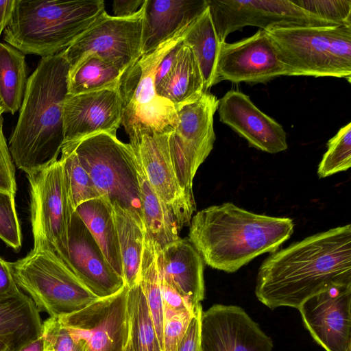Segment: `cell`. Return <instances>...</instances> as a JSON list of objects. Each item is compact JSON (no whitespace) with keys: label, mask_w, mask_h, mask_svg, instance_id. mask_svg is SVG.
I'll return each mask as SVG.
<instances>
[{"label":"cell","mask_w":351,"mask_h":351,"mask_svg":"<svg viewBox=\"0 0 351 351\" xmlns=\"http://www.w3.org/2000/svg\"><path fill=\"white\" fill-rule=\"evenodd\" d=\"M121 109L119 87L67 94L63 106L64 144L99 133L117 136L121 124Z\"/></svg>","instance_id":"ac0fdd59"},{"label":"cell","mask_w":351,"mask_h":351,"mask_svg":"<svg viewBox=\"0 0 351 351\" xmlns=\"http://www.w3.org/2000/svg\"><path fill=\"white\" fill-rule=\"evenodd\" d=\"M129 287L58 317L80 351H125L130 341Z\"/></svg>","instance_id":"7c38bea8"},{"label":"cell","mask_w":351,"mask_h":351,"mask_svg":"<svg viewBox=\"0 0 351 351\" xmlns=\"http://www.w3.org/2000/svg\"><path fill=\"white\" fill-rule=\"evenodd\" d=\"M293 228L291 218L259 215L226 202L198 211L191 220L189 239L207 265L234 273L256 257L277 251Z\"/></svg>","instance_id":"3957f363"},{"label":"cell","mask_w":351,"mask_h":351,"mask_svg":"<svg viewBox=\"0 0 351 351\" xmlns=\"http://www.w3.org/2000/svg\"><path fill=\"white\" fill-rule=\"evenodd\" d=\"M28 78L25 55L0 43V104L3 112L14 114L20 110Z\"/></svg>","instance_id":"f1b7e54d"},{"label":"cell","mask_w":351,"mask_h":351,"mask_svg":"<svg viewBox=\"0 0 351 351\" xmlns=\"http://www.w3.org/2000/svg\"><path fill=\"white\" fill-rule=\"evenodd\" d=\"M219 99L208 91L178 110V121L169 135L172 163L183 189L193 194V180L213 149L216 139L213 117Z\"/></svg>","instance_id":"30bf717a"},{"label":"cell","mask_w":351,"mask_h":351,"mask_svg":"<svg viewBox=\"0 0 351 351\" xmlns=\"http://www.w3.org/2000/svg\"><path fill=\"white\" fill-rule=\"evenodd\" d=\"M145 0H114L112 2L114 16L128 17L136 14Z\"/></svg>","instance_id":"ee69618b"},{"label":"cell","mask_w":351,"mask_h":351,"mask_svg":"<svg viewBox=\"0 0 351 351\" xmlns=\"http://www.w3.org/2000/svg\"><path fill=\"white\" fill-rule=\"evenodd\" d=\"M298 311L305 328L326 351L351 350V285L321 292Z\"/></svg>","instance_id":"e0dca14e"},{"label":"cell","mask_w":351,"mask_h":351,"mask_svg":"<svg viewBox=\"0 0 351 351\" xmlns=\"http://www.w3.org/2000/svg\"><path fill=\"white\" fill-rule=\"evenodd\" d=\"M15 6V0L0 1V36L9 25Z\"/></svg>","instance_id":"f6af8a7d"},{"label":"cell","mask_w":351,"mask_h":351,"mask_svg":"<svg viewBox=\"0 0 351 351\" xmlns=\"http://www.w3.org/2000/svg\"><path fill=\"white\" fill-rule=\"evenodd\" d=\"M159 276L195 311L205 298L204 261L189 239L156 248Z\"/></svg>","instance_id":"44dd1931"},{"label":"cell","mask_w":351,"mask_h":351,"mask_svg":"<svg viewBox=\"0 0 351 351\" xmlns=\"http://www.w3.org/2000/svg\"><path fill=\"white\" fill-rule=\"evenodd\" d=\"M43 334L40 312L21 290L0 298V339L18 351Z\"/></svg>","instance_id":"603a6c76"},{"label":"cell","mask_w":351,"mask_h":351,"mask_svg":"<svg viewBox=\"0 0 351 351\" xmlns=\"http://www.w3.org/2000/svg\"><path fill=\"white\" fill-rule=\"evenodd\" d=\"M138 175L145 239L151 241L156 248L161 249L180 239L179 228L173 214L149 184L139 162Z\"/></svg>","instance_id":"484cf974"},{"label":"cell","mask_w":351,"mask_h":351,"mask_svg":"<svg viewBox=\"0 0 351 351\" xmlns=\"http://www.w3.org/2000/svg\"><path fill=\"white\" fill-rule=\"evenodd\" d=\"M45 350V342L44 338L42 335L36 340L24 346L18 351H44Z\"/></svg>","instance_id":"bcb514c9"},{"label":"cell","mask_w":351,"mask_h":351,"mask_svg":"<svg viewBox=\"0 0 351 351\" xmlns=\"http://www.w3.org/2000/svg\"><path fill=\"white\" fill-rule=\"evenodd\" d=\"M102 0H15L6 43L45 58L66 50L105 12Z\"/></svg>","instance_id":"277c9868"},{"label":"cell","mask_w":351,"mask_h":351,"mask_svg":"<svg viewBox=\"0 0 351 351\" xmlns=\"http://www.w3.org/2000/svg\"><path fill=\"white\" fill-rule=\"evenodd\" d=\"M221 43L245 26L267 30L273 27L335 26L289 0H206Z\"/></svg>","instance_id":"4fadbf2b"},{"label":"cell","mask_w":351,"mask_h":351,"mask_svg":"<svg viewBox=\"0 0 351 351\" xmlns=\"http://www.w3.org/2000/svg\"><path fill=\"white\" fill-rule=\"evenodd\" d=\"M190 25L142 55L123 75L119 85L121 124L130 143L145 134L170 132L177 125L178 111L171 102L156 94L154 79L163 57L183 40Z\"/></svg>","instance_id":"8992f818"},{"label":"cell","mask_w":351,"mask_h":351,"mask_svg":"<svg viewBox=\"0 0 351 351\" xmlns=\"http://www.w3.org/2000/svg\"><path fill=\"white\" fill-rule=\"evenodd\" d=\"M351 167V123L342 127L327 143V150L319 164L317 175L324 178L346 171Z\"/></svg>","instance_id":"836d02e7"},{"label":"cell","mask_w":351,"mask_h":351,"mask_svg":"<svg viewBox=\"0 0 351 351\" xmlns=\"http://www.w3.org/2000/svg\"><path fill=\"white\" fill-rule=\"evenodd\" d=\"M12 275L10 262L0 256V298L19 291Z\"/></svg>","instance_id":"b9f144b4"},{"label":"cell","mask_w":351,"mask_h":351,"mask_svg":"<svg viewBox=\"0 0 351 351\" xmlns=\"http://www.w3.org/2000/svg\"><path fill=\"white\" fill-rule=\"evenodd\" d=\"M0 351H10V348L7 343L0 339Z\"/></svg>","instance_id":"7dc6e473"},{"label":"cell","mask_w":351,"mask_h":351,"mask_svg":"<svg viewBox=\"0 0 351 351\" xmlns=\"http://www.w3.org/2000/svg\"><path fill=\"white\" fill-rule=\"evenodd\" d=\"M143 5L142 55L191 24L208 7L206 0H145Z\"/></svg>","instance_id":"7402d4cb"},{"label":"cell","mask_w":351,"mask_h":351,"mask_svg":"<svg viewBox=\"0 0 351 351\" xmlns=\"http://www.w3.org/2000/svg\"><path fill=\"white\" fill-rule=\"evenodd\" d=\"M125 351H134V349H133V348L132 346V344L130 343V340L129 343H128V346H127V348L125 349Z\"/></svg>","instance_id":"c3c4849f"},{"label":"cell","mask_w":351,"mask_h":351,"mask_svg":"<svg viewBox=\"0 0 351 351\" xmlns=\"http://www.w3.org/2000/svg\"><path fill=\"white\" fill-rule=\"evenodd\" d=\"M201 351H272L274 342L241 307L215 304L201 315Z\"/></svg>","instance_id":"2e32d148"},{"label":"cell","mask_w":351,"mask_h":351,"mask_svg":"<svg viewBox=\"0 0 351 351\" xmlns=\"http://www.w3.org/2000/svg\"><path fill=\"white\" fill-rule=\"evenodd\" d=\"M160 279L165 319L175 315L194 313L195 311L190 306L186 300L174 288L160 278Z\"/></svg>","instance_id":"ab89813d"},{"label":"cell","mask_w":351,"mask_h":351,"mask_svg":"<svg viewBox=\"0 0 351 351\" xmlns=\"http://www.w3.org/2000/svg\"><path fill=\"white\" fill-rule=\"evenodd\" d=\"M69 71L63 51L41 58L28 78L8 145L14 162L26 175L47 167L58 160L61 152Z\"/></svg>","instance_id":"7a4b0ae2"},{"label":"cell","mask_w":351,"mask_h":351,"mask_svg":"<svg viewBox=\"0 0 351 351\" xmlns=\"http://www.w3.org/2000/svg\"><path fill=\"white\" fill-rule=\"evenodd\" d=\"M182 43V42H181ZM173 47L162 58L159 64L154 79V86L156 93L162 84L176 60L180 43Z\"/></svg>","instance_id":"7bdbcfd3"},{"label":"cell","mask_w":351,"mask_h":351,"mask_svg":"<svg viewBox=\"0 0 351 351\" xmlns=\"http://www.w3.org/2000/svg\"><path fill=\"white\" fill-rule=\"evenodd\" d=\"M304 10L337 25L351 26L350 0H291Z\"/></svg>","instance_id":"e575fe53"},{"label":"cell","mask_w":351,"mask_h":351,"mask_svg":"<svg viewBox=\"0 0 351 351\" xmlns=\"http://www.w3.org/2000/svg\"><path fill=\"white\" fill-rule=\"evenodd\" d=\"M3 113V109H2V107L0 104V117L2 116V114Z\"/></svg>","instance_id":"681fc988"},{"label":"cell","mask_w":351,"mask_h":351,"mask_svg":"<svg viewBox=\"0 0 351 351\" xmlns=\"http://www.w3.org/2000/svg\"><path fill=\"white\" fill-rule=\"evenodd\" d=\"M349 351H351V350H350Z\"/></svg>","instance_id":"f907efd6"},{"label":"cell","mask_w":351,"mask_h":351,"mask_svg":"<svg viewBox=\"0 0 351 351\" xmlns=\"http://www.w3.org/2000/svg\"><path fill=\"white\" fill-rule=\"evenodd\" d=\"M34 246L51 248L58 256L67 248L72 209L61 161L27 175Z\"/></svg>","instance_id":"9c48e42d"},{"label":"cell","mask_w":351,"mask_h":351,"mask_svg":"<svg viewBox=\"0 0 351 351\" xmlns=\"http://www.w3.org/2000/svg\"><path fill=\"white\" fill-rule=\"evenodd\" d=\"M287 76L333 77L351 83V26L273 27L265 30Z\"/></svg>","instance_id":"5b68a950"},{"label":"cell","mask_w":351,"mask_h":351,"mask_svg":"<svg viewBox=\"0 0 351 351\" xmlns=\"http://www.w3.org/2000/svg\"><path fill=\"white\" fill-rule=\"evenodd\" d=\"M130 340L134 351H160L155 326L140 283L129 288Z\"/></svg>","instance_id":"4dcf8cb0"},{"label":"cell","mask_w":351,"mask_h":351,"mask_svg":"<svg viewBox=\"0 0 351 351\" xmlns=\"http://www.w3.org/2000/svg\"><path fill=\"white\" fill-rule=\"evenodd\" d=\"M202 306L195 310L177 351H201L200 330Z\"/></svg>","instance_id":"60d3db41"},{"label":"cell","mask_w":351,"mask_h":351,"mask_svg":"<svg viewBox=\"0 0 351 351\" xmlns=\"http://www.w3.org/2000/svg\"><path fill=\"white\" fill-rule=\"evenodd\" d=\"M170 132L145 134L130 144L147 180L173 214L180 230L190 224L196 206L193 196L183 189L175 171L168 143Z\"/></svg>","instance_id":"9a60e30c"},{"label":"cell","mask_w":351,"mask_h":351,"mask_svg":"<svg viewBox=\"0 0 351 351\" xmlns=\"http://www.w3.org/2000/svg\"><path fill=\"white\" fill-rule=\"evenodd\" d=\"M75 212L84 222L108 263L123 278L122 262L112 204L104 196L86 201Z\"/></svg>","instance_id":"d4e9b609"},{"label":"cell","mask_w":351,"mask_h":351,"mask_svg":"<svg viewBox=\"0 0 351 351\" xmlns=\"http://www.w3.org/2000/svg\"><path fill=\"white\" fill-rule=\"evenodd\" d=\"M139 283L147 300L160 351H162L165 319L160 279L156 264V247L147 239L142 254Z\"/></svg>","instance_id":"1f68e13d"},{"label":"cell","mask_w":351,"mask_h":351,"mask_svg":"<svg viewBox=\"0 0 351 351\" xmlns=\"http://www.w3.org/2000/svg\"><path fill=\"white\" fill-rule=\"evenodd\" d=\"M58 256L99 298L114 295L125 285L75 212L71 220L67 248Z\"/></svg>","instance_id":"d6986e66"},{"label":"cell","mask_w":351,"mask_h":351,"mask_svg":"<svg viewBox=\"0 0 351 351\" xmlns=\"http://www.w3.org/2000/svg\"><path fill=\"white\" fill-rule=\"evenodd\" d=\"M193 315L194 313H185L173 316L165 320L162 351L178 350Z\"/></svg>","instance_id":"f35d334b"},{"label":"cell","mask_w":351,"mask_h":351,"mask_svg":"<svg viewBox=\"0 0 351 351\" xmlns=\"http://www.w3.org/2000/svg\"><path fill=\"white\" fill-rule=\"evenodd\" d=\"M351 285V226L333 228L271 254L261 265L255 295L267 308L298 309L334 287Z\"/></svg>","instance_id":"6da1fadb"},{"label":"cell","mask_w":351,"mask_h":351,"mask_svg":"<svg viewBox=\"0 0 351 351\" xmlns=\"http://www.w3.org/2000/svg\"><path fill=\"white\" fill-rule=\"evenodd\" d=\"M206 91L193 52L182 41L171 70L156 94L171 102L178 111L197 100Z\"/></svg>","instance_id":"cb8c5ba5"},{"label":"cell","mask_w":351,"mask_h":351,"mask_svg":"<svg viewBox=\"0 0 351 351\" xmlns=\"http://www.w3.org/2000/svg\"><path fill=\"white\" fill-rule=\"evenodd\" d=\"M10 265L19 288L49 317L71 314L99 299L48 247L34 246L26 256Z\"/></svg>","instance_id":"52a82bcc"},{"label":"cell","mask_w":351,"mask_h":351,"mask_svg":"<svg viewBox=\"0 0 351 351\" xmlns=\"http://www.w3.org/2000/svg\"><path fill=\"white\" fill-rule=\"evenodd\" d=\"M122 262L123 278L129 288L139 283L145 228L134 216L117 204H112Z\"/></svg>","instance_id":"4316f807"},{"label":"cell","mask_w":351,"mask_h":351,"mask_svg":"<svg viewBox=\"0 0 351 351\" xmlns=\"http://www.w3.org/2000/svg\"><path fill=\"white\" fill-rule=\"evenodd\" d=\"M125 72L98 56H90L69 71L68 95L119 87Z\"/></svg>","instance_id":"f546056e"},{"label":"cell","mask_w":351,"mask_h":351,"mask_svg":"<svg viewBox=\"0 0 351 351\" xmlns=\"http://www.w3.org/2000/svg\"><path fill=\"white\" fill-rule=\"evenodd\" d=\"M44 351H80L58 317H49L43 323Z\"/></svg>","instance_id":"8d00e7d4"},{"label":"cell","mask_w":351,"mask_h":351,"mask_svg":"<svg viewBox=\"0 0 351 351\" xmlns=\"http://www.w3.org/2000/svg\"><path fill=\"white\" fill-rule=\"evenodd\" d=\"M0 239L14 250L22 245V234L14 195L0 191Z\"/></svg>","instance_id":"d590c367"},{"label":"cell","mask_w":351,"mask_h":351,"mask_svg":"<svg viewBox=\"0 0 351 351\" xmlns=\"http://www.w3.org/2000/svg\"><path fill=\"white\" fill-rule=\"evenodd\" d=\"M61 161L68 196L75 212L82 203L101 197L90 176L83 167L70 144H64Z\"/></svg>","instance_id":"d6a6232c"},{"label":"cell","mask_w":351,"mask_h":351,"mask_svg":"<svg viewBox=\"0 0 351 351\" xmlns=\"http://www.w3.org/2000/svg\"><path fill=\"white\" fill-rule=\"evenodd\" d=\"M182 42L191 48L208 91L214 85L221 45L208 6L191 23Z\"/></svg>","instance_id":"83f0119b"},{"label":"cell","mask_w":351,"mask_h":351,"mask_svg":"<svg viewBox=\"0 0 351 351\" xmlns=\"http://www.w3.org/2000/svg\"><path fill=\"white\" fill-rule=\"evenodd\" d=\"M219 121L245 138L250 147L269 154L287 149V134L282 126L236 90L228 91L218 104Z\"/></svg>","instance_id":"ffe728a7"},{"label":"cell","mask_w":351,"mask_h":351,"mask_svg":"<svg viewBox=\"0 0 351 351\" xmlns=\"http://www.w3.org/2000/svg\"><path fill=\"white\" fill-rule=\"evenodd\" d=\"M2 116L0 117V191L12 194L16 193V182L14 161L3 132Z\"/></svg>","instance_id":"74e56055"},{"label":"cell","mask_w":351,"mask_h":351,"mask_svg":"<svg viewBox=\"0 0 351 351\" xmlns=\"http://www.w3.org/2000/svg\"><path fill=\"white\" fill-rule=\"evenodd\" d=\"M143 18V5L128 17L105 12L64 51L69 71L86 58L95 56L125 72L142 56Z\"/></svg>","instance_id":"8fae6325"},{"label":"cell","mask_w":351,"mask_h":351,"mask_svg":"<svg viewBox=\"0 0 351 351\" xmlns=\"http://www.w3.org/2000/svg\"><path fill=\"white\" fill-rule=\"evenodd\" d=\"M287 75V68L268 34L258 29L235 43H221L214 85L224 80L233 83H267Z\"/></svg>","instance_id":"5bb4252c"},{"label":"cell","mask_w":351,"mask_h":351,"mask_svg":"<svg viewBox=\"0 0 351 351\" xmlns=\"http://www.w3.org/2000/svg\"><path fill=\"white\" fill-rule=\"evenodd\" d=\"M65 144L73 147L100 195L143 225L138 162L132 145L108 133Z\"/></svg>","instance_id":"ba28073f"}]
</instances>
